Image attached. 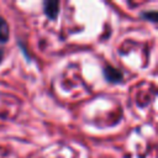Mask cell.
<instances>
[{
    "label": "cell",
    "instance_id": "obj_1",
    "mask_svg": "<svg viewBox=\"0 0 158 158\" xmlns=\"http://www.w3.org/2000/svg\"><path fill=\"white\" fill-rule=\"evenodd\" d=\"M104 75H105L106 80L110 83H118L122 80V73L111 65H109L104 69Z\"/></svg>",
    "mask_w": 158,
    "mask_h": 158
},
{
    "label": "cell",
    "instance_id": "obj_2",
    "mask_svg": "<svg viewBox=\"0 0 158 158\" xmlns=\"http://www.w3.org/2000/svg\"><path fill=\"white\" fill-rule=\"evenodd\" d=\"M43 10H44V14L51 20H54L59 12V2L58 1H46L43 5Z\"/></svg>",
    "mask_w": 158,
    "mask_h": 158
},
{
    "label": "cell",
    "instance_id": "obj_3",
    "mask_svg": "<svg viewBox=\"0 0 158 158\" xmlns=\"http://www.w3.org/2000/svg\"><path fill=\"white\" fill-rule=\"evenodd\" d=\"M9 40V26L6 21L0 16V43H5Z\"/></svg>",
    "mask_w": 158,
    "mask_h": 158
},
{
    "label": "cell",
    "instance_id": "obj_4",
    "mask_svg": "<svg viewBox=\"0 0 158 158\" xmlns=\"http://www.w3.org/2000/svg\"><path fill=\"white\" fill-rule=\"evenodd\" d=\"M141 16H142L144 20H149V21H152V22H156V21H157V12H156V11L142 12Z\"/></svg>",
    "mask_w": 158,
    "mask_h": 158
},
{
    "label": "cell",
    "instance_id": "obj_5",
    "mask_svg": "<svg viewBox=\"0 0 158 158\" xmlns=\"http://www.w3.org/2000/svg\"><path fill=\"white\" fill-rule=\"evenodd\" d=\"M2 57H4V51L0 48V63H1V60H2Z\"/></svg>",
    "mask_w": 158,
    "mask_h": 158
}]
</instances>
